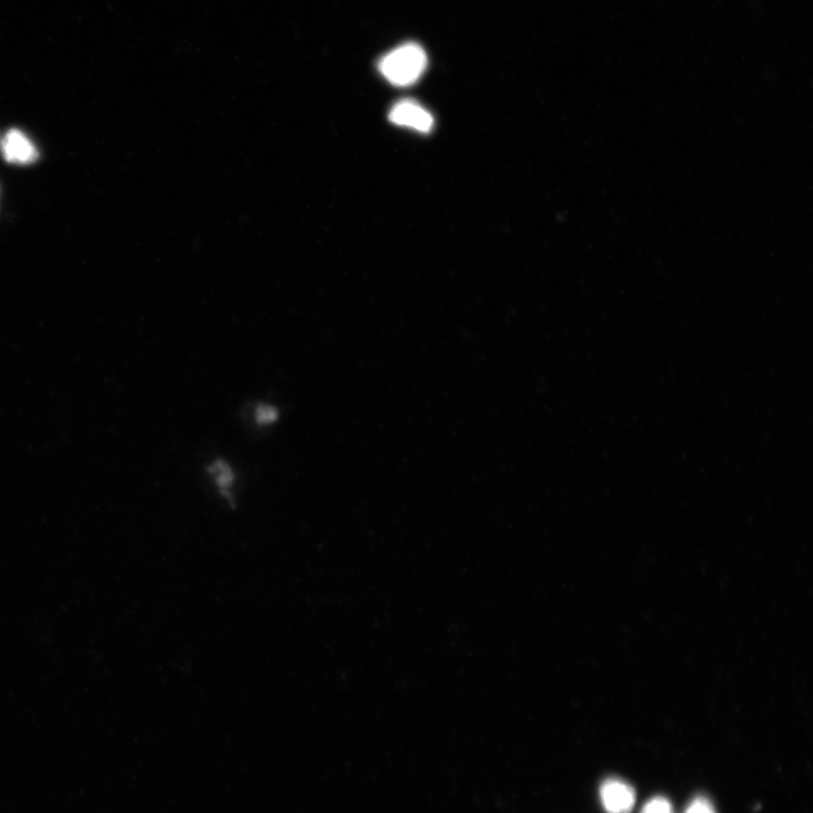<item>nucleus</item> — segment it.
Listing matches in <instances>:
<instances>
[{
  "mask_svg": "<svg viewBox=\"0 0 813 813\" xmlns=\"http://www.w3.org/2000/svg\"><path fill=\"white\" fill-rule=\"evenodd\" d=\"M425 50L416 43H406L393 49L379 63L380 73L392 85L405 87L415 84L426 71Z\"/></svg>",
  "mask_w": 813,
  "mask_h": 813,
  "instance_id": "nucleus-1",
  "label": "nucleus"
},
{
  "mask_svg": "<svg viewBox=\"0 0 813 813\" xmlns=\"http://www.w3.org/2000/svg\"><path fill=\"white\" fill-rule=\"evenodd\" d=\"M389 120L392 124L414 129L419 133H430L434 125L431 113L412 100L398 102L390 111Z\"/></svg>",
  "mask_w": 813,
  "mask_h": 813,
  "instance_id": "nucleus-2",
  "label": "nucleus"
},
{
  "mask_svg": "<svg viewBox=\"0 0 813 813\" xmlns=\"http://www.w3.org/2000/svg\"><path fill=\"white\" fill-rule=\"evenodd\" d=\"M600 799L607 813H629L635 806L636 793L626 782L609 778L601 784Z\"/></svg>",
  "mask_w": 813,
  "mask_h": 813,
  "instance_id": "nucleus-3",
  "label": "nucleus"
},
{
  "mask_svg": "<svg viewBox=\"0 0 813 813\" xmlns=\"http://www.w3.org/2000/svg\"><path fill=\"white\" fill-rule=\"evenodd\" d=\"M4 159L13 164H31L38 160L39 153L36 146L22 131L12 129L0 142Z\"/></svg>",
  "mask_w": 813,
  "mask_h": 813,
  "instance_id": "nucleus-4",
  "label": "nucleus"
},
{
  "mask_svg": "<svg viewBox=\"0 0 813 813\" xmlns=\"http://www.w3.org/2000/svg\"><path fill=\"white\" fill-rule=\"evenodd\" d=\"M209 474H211L218 491L225 498L233 504V488L235 484V472L232 467L225 460H215L209 466Z\"/></svg>",
  "mask_w": 813,
  "mask_h": 813,
  "instance_id": "nucleus-5",
  "label": "nucleus"
},
{
  "mask_svg": "<svg viewBox=\"0 0 813 813\" xmlns=\"http://www.w3.org/2000/svg\"><path fill=\"white\" fill-rule=\"evenodd\" d=\"M278 418L279 412L274 406L262 404L256 410V421L261 426L274 424Z\"/></svg>",
  "mask_w": 813,
  "mask_h": 813,
  "instance_id": "nucleus-6",
  "label": "nucleus"
},
{
  "mask_svg": "<svg viewBox=\"0 0 813 813\" xmlns=\"http://www.w3.org/2000/svg\"><path fill=\"white\" fill-rule=\"evenodd\" d=\"M641 813H675L671 802L663 797H655L646 802Z\"/></svg>",
  "mask_w": 813,
  "mask_h": 813,
  "instance_id": "nucleus-7",
  "label": "nucleus"
},
{
  "mask_svg": "<svg viewBox=\"0 0 813 813\" xmlns=\"http://www.w3.org/2000/svg\"><path fill=\"white\" fill-rule=\"evenodd\" d=\"M685 813H716L713 804L705 797H697L689 806Z\"/></svg>",
  "mask_w": 813,
  "mask_h": 813,
  "instance_id": "nucleus-8",
  "label": "nucleus"
}]
</instances>
